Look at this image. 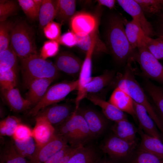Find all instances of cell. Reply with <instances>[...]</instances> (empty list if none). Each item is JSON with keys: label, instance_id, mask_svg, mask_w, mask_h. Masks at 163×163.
I'll return each mask as SVG.
<instances>
[{"label": "cell", "instance_id": "obj_1", "mask_svg": "<svg viewBox=\"0 0 163 163\" xmlns=\"http://www.w3.org/2000/svg\"><path fill=\"white\" fill-rule=\"evenodd\" d=\"M123 17L118 14L109 16L105 33V45L115 60L122 64L133 57V49L126 37Z\"/></svg>", "mask_w": 163, "mask_h": 163}, {"label": "cell", "instance_id": "obj_2", "mask_svg": "<svg viewBox=\"0 0 163 163\" xmlns=\"http://www.w3.org/2000/svg\"><path fill=\"white\" fill-rule=\"evenodd\" d=\"M124 73L119 76L117 86L126 92L134 101L142 106L153 120L163 136V126L155 107L150 102L144 90L136 80L129 60Z\"/></svg>", "mask_w": 163, "mask_h": 163}, {"label": "cell", "instance_id": "obj_3", "mask_svg": "<svg viewBox=\"0 0 163 163\" xmlns=\"http://www.w3.org/2000/svg\"><path fill=\"white\" fill-rule=\"evenodd\" d=\"M78 109L75 108L67 119L54 127L55 134L74 147L84 145L92 138L87 124Z\"/></svg>", "mask_w": 163, "mask_h": 163}, {"label": "cell", "instance_id": "obj_4", "mask_svg": "<svg viewBox=\"0 0 163 163\" xmlns=\"http://www.w3.org/2000/svg\"><path fill=\"white\" fill-rule=\"evenodd\" d=\"M21 64L24 82L27 87L35 79L46 78L54 80L58 75L59 70L55 64L37 54L21 59Z\"/></svg>", "mask_w": 163, "mask_h": 163}, {"label": "cell", "instance_id": "obj_5", "mask_svg": "<svg viewBox=\"0 0 163 163\" xmlns=\"http://www.w3.org/2000/svg\"><path fill=\"white\" fill-rule=\"evenodd\" d=\"M33 33L23 22L13 26L11 31L10 47L17 56L22 59L37 54Z\"/></svg>", "mask_w": 163, "mask_h": 163}, {"label": "cell", "instance_id": "obj_6", "mask_svg": "<svg viewBox=\"0 0 163 163\" xmlns=\"http://www.w3.org/2000/svg\"><path fill=\"white\" fill-rule=\"evenodd\" d=\"M78 81L56 83L48 88L41 100L29 111L28 115L35 116L41 110L64 100L71 92L78 90Z\"/></svg>", "mask_w": 163, "mask_h": 163}, {"label": "cell", "instance_id": "obj_7", "mask_svg": "<svg viewBox=\"0 0 163 163\" xmlns=\"http://www.w3.org/2000/svg\"><path fill=\"white\" fill-rule=\"evenodd\" d=\"M137 145V142H129L113 134L106 139L101 148L112 159L119 163H127Z\"/></svg>", "mask_w": 163, "mask_h": 163}, {"label": "cell", "instance_id": "obj_8", "mask_svg": "<svg viewBox=\"0 0 163 163\" xmlns=\"http://www.w3.org/2000/svg\"><path fill=\"white\" fill-rule=\"evenodd\" d=\"M137 48L136 57L144 75L163 86V66L149 51L144 43Z\"/></svg>", "mask_w": 163, "mask_h": 163}, {"label": "cell", "instance_id": "obj_9", "mask_svg": "<svg viewBox=\"0 0 163 163\" xmlns=\"http://www.w3.org/2000/svg\"><path fill=\"white\" fill-rule=\"evenodd\" d=\"M118 4L133 18L141 28L144 34L152 37L156 34L152 24L146 19L139 4L135 0H118Z\"/></svg>", "mask_w": 163, "mask_h": 163}, {"label": "cell", "instance_id": "obj_10", "mask_svg": "<svg viewBox=\"0 0 163 163\" xmlns=\"http://www.w3.org/2000/svg\"><path fill=\"white\" fill-rule=\"evenodd\" d=\"M68 144L55 134L48 142L37 146L30 163H44L50 158L62 149Z\"/></svg>", "mask_w": 163, "mask_h": 163}, {"label": "cell", "instance_id": "obj_11", "mask_svg": "<svg viewBox=\"0 0 163 163\" xmlns=\"http://www.w3.org/2000/svg\"><path fill=\"white\" fill-rule=\"evenodd\" d=\"M78 111L87 123L92 138L98 137L105 131L108 122L100 113L90 108L79 107Z\"/></svg>", "mask_w": 163, "mask_h": 163}, {"label": "cell", "instance_id": "obj_12", "mask_svg": "<svg viewBox=\"0 0 163 163\" xmlns=\"http://www.w3.org/2000/svg\"><path fill=\"white\" fill-rule=\"evenodd\" d=\"M96 42H94L86 52L85 59L83 62L79 75L78 88L75 101L76 108L79 107L81 101L86 97L85 88L89 82L91 76L92 56Z\"/></svg>", "mask_w": 163, "mask_h": 163}, {"label": "cell", "instance_id": "obj_13", "mask_svg": "<svg viewBox=\"0 0 163 163\" xmlns=\"http://www.w3.org/2000/svg\"><path fill=\"white\" fill-rule=\"evenodd\" d=\"M74 110L66 104L53 105L41 110L36 116L44 117L55 126L67 119Z\"/></svg>", "mask_w": 163, "mask_h": 163}, {"label": "cell", "instance_id": "obj_14", "mask_svg": "<svg viewBox=\"0 0 163 163\" xmlns=\"http://www.w3.org/2000/svg\"><path fill=\"white\" fill-rule=\"evenodd\" d=\"M135 115L139 123V128L145 134L163 142V136L155 123L142 106L133 101Z\"/></svg>", "mask_w": 163, "mask_h": 163}, {"label": "cell", "instance_id": "obj_15", "mask_svg": "<svg viewBox=\"0 0 163 163\" xmlns=\"http://www.w3.org/2000/svg\"><path fill=\"white\" fill-rule=\"evenodd\" d=\"M71 27L76 35L83 36L96 30L95 18L89 14L81 13L75 15L71 19Z\"/></svg>", "mask_w": 163, "mask_h": 163}, {"label": "cell", "instance_id": "obj_16", "mask_svg": "<svg viewBox=\"0 0 163 163\" xmlns=\"http://www.w3.org/2000/svg\"><path fill=\"white\" fill-rule=\"evenodd\" d=\"M36 123L32 130V137L37 146H41L49 141L55 134L54 126L44 117L37 116Z\"/></svg>", "mask_w": 163, "mask_h": 163}, {"label": "cell", "instance_id": "obj_17", "mask_svg": "<svg viewBox=\"0 0 163 163\" xmlns=\"http://www.w3.org/2000/svg\"><path fill=\"white\" fill-rule=\"evenodd\" d=\"M83 62L72 54L62 53L56 58L54 64L59 71L69 75H79Z\"/></svg>", "mask_w": 163, "mask_h": 163}, {"label": "cell", "instance_id": "obj_18", "mask_svg": "<svg viewBox=\"0 0 163 163\" xmlns=\"http://www.w3.org/2000/svg\"><path fill=\"white\" fill-rule=\"evenodd\" d=\"M85 97L94 104L100 107L103 114L108 119L114 122L128 119L124 112L94 94H88Z\"/></svg>", "mask_w": 163, "mask_h": 163}, {"label": "cell", "instance_id": "obj_19", "mask_svg": "<svg viewBox=\"0 0 163 163\" xmlns=\"http://www.w3.org/2000/svg\"><path fill=\"white\" fill-rule=\"evenodd\" d=\"M109 103L121 111L126 113L136 119L133 101L125 91L116 87L111 94Z\"/></svg>", "mask_w": 163, "mask_h": 163}, {"label": "cell", "instance_id": "obj_20", "mask_svg": "<svg viewBox=\"0 0 163 163\" xmlns=\"http://www.w3.org/2000/svg\"><path fill=\"white\" fill-rule=\"evenodd\" d=\"M54 80L49 78H40L30 83L27 87L28 91L26 99L30 102L31 106L34 107L41 100Z\"/></svg>", "mask_w": 163, "mask_h": 163}, {"label": "cell", "instance_id": "obj_21", "mask_svg": "<svg viewBox=\"0 0 163 163\" xmlns=\"http://www.w3.org/2000/svg\"><path fill=\"white\" fill-rule=\"evenodd\" d=\"M1 91L6 102L13 111L22 112L32 106L28 100L22 97L18 88H14L9 90H1Z\"/></svg>", "mask_w": 163, "mask_h": 163}, {"label": "cell", "instance_id": "obj_22", "mask_svg": "<svg viewBox=\"0 0 163 163\" xmlns=\"http://www.w3.org/2000/svg\"><path fill=\"white\" fill-rule=\"evenodd\" d=\"M138 133L141 139L138 149L163 159V142L145 134L139 128L138 129Z\"/></svg>", "mask_w": 163, "mask_h": 163}, {"label": "cell", "instance_id": "obj_23", "mask_svg": "<svg viewBox=\"0 0 163 163\" xmlns=\"http://www.w3.org/2000/svg\"><path fill=\"white\" fill-rule=\"evenodd\" d=\"M102 157L90 145L78 147L67 163H97Z\"/></svg>", "mask_w": 163, "mask_h": 163}, {"label": "cell", "instance_id": "obj_24", "mask_svg": "<svg viewBox=\"0 0 163 163\" xmlns=\"http://www.w3.org/2000/svg\"><path fill=\"white\" fill-rule=\"evenodd\" d=\"M111 129L113 134L119 138L130 142H137L138 129L128 119L114 122Z\"/></svg>", "mask_w": 163, "mask_h": 163}, {"label": "cell", "instance_id": "obj_25", "mask_svg": "<svg viewBox=\"0 0 163 163\" xmlns=\"http://www.w3.org/2000/svg\"><path fill=\"white\" fill-rule=\"evenodd\" d=\"M123 21L128 40L133 48L135 50L144 43L145 34L133 20L129 21L123 17Z\"/></svg>", "mask_w": 163, "mask_h": 163}, {"label": "cell", "instance_id": "obj_26", "mask_svg": "<svg viewBox=\"0 0 163 163\" xmlns=\"http://www.w3.org/2000/svg\"><path fill=\"white\" fill-rule=\"evenodd\" d=\"M114 75V71L107 70L100 75L92 77L85 87L86 96L88 94H94L99 92L109 85L112 81Z\"/></svg>", "mask_w": 163, "mask_h": 163}, {"label": "cell", "instance_id": "obj_27", "mask_svg": "<svg viewBox=\"0 0 163 163\" xmlns=\"http://www.w3.org/2000/svg\"><path fill=\"white\" fill-rule=\"evenodd\" d=\"M58 4V0H43L38 16L41 27H44L55 18Z\"/></svg>", "mask_w": 163, "mask_h": 163}, {"label": "cell", "instance_id": "obj_28", "mask_svg": "<svg viewBox=\"0 0 163 163\" xmlns=\"http://www.w3.org/2000/svg\"><path fill=\"white\" fill-rule=\"evenodd\" d=\"M0 163H30L17 151L13 141L5 143L0 155Z\"/></svg>", "mask_w": 163, "mask_h": 163}, {"label": "cell", "instance_id": "obj_29", "mask_svg": "<svg viewBox=\"0 0 163 163\" xmlns=\"http://www.w3.org/2000/svg\"><path fill=\"white\" fill-rule=\"evenodd\" d=\"M76 1L72 0H58V7L55 18L61 22H66L74 15Z\"/></svg>", "mask_w": 163, "mask_h": 163}, {"label": "cell", "instance_id": "obj_30", "mask_svg": "<svg viewBox=\"0 0 163 163\" xmlns=\"http://www.w3.org/2000/svg\"><path fill=\"white\" fill-rule=\"evenodd\" d=\"M145 88L151 98L155 107L163 116V87L157 86L146 80Z\"/></svg>", "mask_w": 163, "mask_h": 163}, {"label": "cell", "instance_id": "obj_31", "mask_svg": "<svg viewBox=\"0 0 163 163\" xmlns=\"http://www.w3.org/2000/svg\"><path fill=\"white\" fill-rule=\"evenodd\" d=\"M13 141L18 153L23 157L30 160L36 148V143L34 138L32 136L22 141Z\"/></svg>", "mask_w": 163, "mask_h": 163}, {"label": "cell", "instance_id": "obj_32", "mask_svg": "<svg viewBox=\"0 0 163 163\" xmlns=\"http://www.w3.org/2000/svg\"><path fill=\"white\" fill-rule=\"evenodd\" d=\"M17 56L10 46L7 49L0 52V71L11 69L16 71Z\"/></svg>", "mask_w": 163, "mask_h": 163}, {"label": "cell", "instance_id": "obj_33", "mask_svg": "<svg viewBox=\"0 0 163 163\" xmlns=\"http://www.w3.org/2000/svg\"><path fill=\"white\" fill-rule=\"evenodd\" d=\"M144 42L150 53L158 60H163V39H153L144 35Z\"/></svg>", "mask_w": 163, "mask_h": 163}, {"label": "cell", "instance_id": "obj_34", "mask_svg": "<svg viewBox=\"0 0 163 163\" xmlns=\"http://www.w3.org/2000/svg\"><path fill=\"white\" fill-rule=\"evenodd\" d=\"M42 0H19L18 2L25 14L34 20L39 16Z\"/></svg>", "mask_w": 163, "mask_h": 163}, {"label": "cell", "instance_id": "obj_35", "mask_svg": "<svg viewBox=\"0 0 163 163\" xmlns=\"http://www.w3.org/2000/svg\"><path fill=\"white\" fill-rule=\"evenodd\" d=\"M139 5L145 15H158L163 8L162 0H135Z\"/></svg>", "mask_w": 163, "mask_h": 163}, {"label": "cell", "instance_id": "obj_36", "mask_svg": "<svg viewBox=\"0 0 163 163\" xmlns=\"http://www.w3.org/2000/svg\"><path fill=\"white\" fill-rule=\"evenodd\" d=\"M127 163H163V159L138 149Z\"/></svg>", "mask_w": 163, "mask_h": 163}, {"label": "cell", "instance_id": "obj_37", "mask_svg": "<svg viewBox=\"0 0 163 163\" xmlns=\"http://www.w3.org/2000/svg\"><path fill=\"white\" fill-rule=\"evenodd\" d=\"M14 25L5 21L0 24V52L8 48L10 42L11 31Z\"/></svg>", "mask_w": 163, "mask_h": 163}, {"label": "cell", "instance_id": "obj_38", "mask_svg": "<svg viewBox=\"0 0 163 163\" xmlns=\"http://www.w3.org/2000/svg\"><path fill=\"white\" fill-rule=\"evenodd\" d=\"M21 120L18 117L9 116L0 122V134L1 136H12L17 126Z\"/></svg>", "mask_w": 163, "mask_h": 163}, {"label": "cell", "instance_id": "obj_39", "mask_svg": "<svg viewBox=\"0 0 163 163\" xmlns=\"http://www.w3.org/2000/svg\"><path fill=\"white\" fill-rule=\"evenodd\" d=\"M16 72V70L12 69L0 71L1 90H9L15 88L17 82Z\"/></svg>", "mask_w": 163, "mask_h": 163}, {"label": "cell", "instance_id": "obj_40", "mask_svg": "<svg viewBox=\"0 0 163 163\" xmlns=\"http://www.w3.org/2000/svg\"><path fill=\"white\" fill-rule=\"evenodd\" d=\"M17 8V4L13 1L0 0V22L6 21L8 17L16 12Z\"/></svg>", "mask_w": 163, "mask_h": 163}, {"label": "cell", "instance_id": "obj_41", "mask_svg": "<svg viewBox=\"0 0 163 163\" xmlns=\"http://www.w3.org/2000/svg\"><path fill=\"white\" fill-rule=\"evenodd\" d=\"M76 36L77 43L76 45L86 52L92 44L96 42L97 38L96 30L85 36H81L77 35Z\"/></svg>", "mask_w": 163, "mask_h": 163}, {"label": "cell", "instance_id": "obj_42", "mask_svg": "<svg viewBox=\"0 0 163 163\" xmlns=\"http://www.w3.org/2000/svg\"><path fill=\"white\" fill-rule=\"evenodd\" d=\"M32 130L28 126L19 123L12 136L14 141H22L32 136Z\"/></svg>", "mask_w": 163, "mask_h": 163}, {"label": "cell", "instance_id": "obj_43", "mask_svg": "<svg viewBox=\"0 0 163 163\" xmlns=\"http://www.w3.org/2000/svg\"><path fill=\"white\" fill-rule=\"evenodd\" d=\"M59 48V42L57 41L51 40L46 42L42 47L40 56L45 59L53 56L57 53Z\"/></svg>", "mask_w": 163, "mask_h": 163}, {"label": "cell", "instance_id": "obj_44", "mask_svg": "<svg viewBox=\"0 0 163 163\" xmlns=\"http://www.w3.org/2000/svg\"><path fill=\"white\" fill-rule=\"evenodd\" d=\"M43 31L47 38L52 40L57 41L60 37V25L52 21L44 27Z\"/></svg>", "mask_w": 163, "mask_h": 163}, {"label": "cell", "instance_id": "obj_45", "mask_svg": "<svg viewBox=\"0 0 163 163\" xmlns=\"http://www.w3.org/2000/svg\"><path fill=\"white\" fill-rule=\"evenodd\" d=\"M57 41L67 46L72 47L76 45V36L73 32H69L60 37Z\"/></svg>", "mask_w": 163, "mask_h": 163}, {"label": "cell", "instance_id": "obj_46", "mask_svg": "<svg viewBox=\"0 0 163 163\" xmlns=\"http://www.w3.org/2000/svg\"><path fill=\"white\" fill-rule=\"evenodd\" d=\"M72 147L68 145L50 158L44 163H59Z\"/></svg>", "mask_w": 163, "mask_h": 163}, {"label": "cell", "instance_id": "obj_47", "mask_svg": "<svg viewBox=\"0 0 163 163\" xmlns=\"http://www.w3.org/2000/svg\"><path fill=\"white\" fill-rule=\"evenodd\" d=\"M157 15L158 16V19L155 33L158 37L163 39V13L161 12Z\"/></svg>", "mask_w": 163, "mask_h": 163}, {"label": "cell", "instance_id": "obj_48", "mask_svg": "<svg viewBox=\"0 0 163 163\" xmlns=\"http://www.w3.org/2000/svg\"><path fill=\"white\" fill-rule=\"evenodd\" d=\"M99 5L106 6L110 9L114 8L115 1L114 0H99L97 1Z\"/></svg>", "mask_w": 163, "mask_h": 163}, {"label": "cell", "instance_id": "obj_49", "mask_svg": "<svg viewBox=\"0 0 163 163\" xmlns=\"http://www.w3.org/2000/svg\"><path fill=\"white\" fill-rule=\"evenodd\" d=\"M78 147H72L70 151L62 158L59 163H67L71 157Z\"/></svg>", "mask_w": 163, "mask_h": 163}, {"label": "cell", "instance_id": "obj_50", "mask_svg": "<svg viewBox=\"0 0 163 163\" xmlns=\"http://www.w3.org/2000/svg\"><path fill=\"white\" fill-rule=\"evenodd\" d=\"M97 163H119L112 159L108 156L102 157Z\"/></svg>", "mask_w": 163, "mask_h": 163}, {"label": "cell", "instance_id": "obj_51", "mask_svg": "<svg viewBox=\"0 0 163 163\" xmlns=\"http://www.w3.org/2000/svg\"><path fill=\"white\" fill-rule=\"evenodd\" d=\"M157 111L161 119L163 126V116L158 110H157Z\"/></svg>", "mask_w": 163, "mask_h": 163}, {"label": "cell", "instance_id": "obj_52", "mask_svg": "<svg viewBox=\"0 0 163 163\" xmlns=\"http://www.w3.org/2000/svg\"><path fill=\"white\" fill-rule=\"evenodd\" d=\"M161 12L162 13H163V8H162V11H161Z\"/></svg>", "mask_w": 163, "mask_h": 163}]
</instances>
